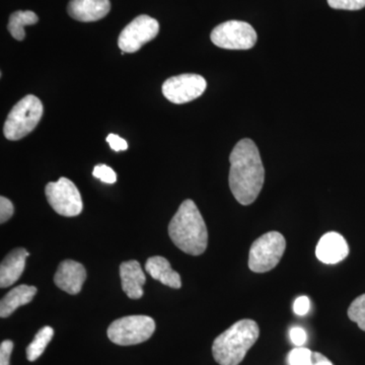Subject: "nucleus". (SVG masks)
Returning a JSON list of instances; mask_svg holds the SVG:
<instances>
[{
  "instance_id": "6",
  "label": "nucleus",
  "mask_w": 365,
  "mask_h": 365,
  "mask_svg": "<svg viewBox=\"0 0 365 365\" xmlns=\"http://www.w3.org/2000/svg\"><path fill=\"white\" fill-rule=\"evenodd\" d=\"M155 331V323L148 316H128L113 322L108 328V337L115 344H140L150 339Z\"/></svg>"
},
{
  "instance_id": "20",
  "label": "nucleus",
  "mask_w": 365,
  "mask_h": 365,
  "mask_svg": "<svg viewBox=\"0 0 365 365\" xmlns=\"http://www.w3.org/2000/svg\"><path fill=\"white\" fill-rule=\"evenodd\" d=\"M348 317L365 332V294L353 300L348 309Z\"/></svg>"
},
{
  "instance_id": "5",
  "label": "nucleus",
  "mask_w": 365,
  "mask_h": 365,
  "mask_svg": "<svg viewBox=\"0 0 365 365\" xmlns=\"http://www.w3.org/2000/svg\"><path fill=\"white\" fill-rule=\"evenodd\" d=\"M287 249L284 237L278 232L261 235L252 245L249 255V268L255 273H265L279 264Z\"/></svg>"
},
{
  "instance_id": "8",
  "label": "nucleus",
  "mask_w": 365,
  "mask_h": 365,
  "mask_svg": "<svg viewBox=\"0 0 365 365\" xmlns=\"http://www.w3.org/2000/svg\"><path fill=\"white\" fill-rule=\"evenodd\" d=\"M45 193L50 206L60 215L74 217L83 211V199L78 187L67 178L62 177L57 182H48Z\"/></svg>"
},
{
  "instance_id": "18",
  "label": "nucleus",
  "mask_w": 365,
  "mask_h": 365,
  "mask_svg": "<svg viewBox=\"0 0 365 365\" xmlns=\"http://www.w3.org/2000/svg\"><path fill=\"white\" fill-rule=\"evenodd\" d=\"M39 18L37 14L31 11H19L9 16L7 30L14 39L23 41L26 37L25 26H32L38 23Z\"/></svg>"
},
{
  "instance_id": "29",
  "label": "nucleus",
  "mask_w": 365,
  "mask_h": 365,
  "mask_svg": "<svg viewBox=\"0 0 365 365\" xmlns=\"http://www.w3.org/2000/svg\"><path fill=\"white\" fill-rule=\"evenodd\" d=\"M312 359H313V365H334L325 355L319 352H313Z\"/></svg>"
},
{
  "instance_id": "24",
  "label": "nucleus",
  "mask_w": 365,
  "mask_h": 365,
  "mask_svg": "<svg viewBox=\"0 0 365 365\" xmlns=\"http://www.w3.org/2000/svg\"><path fill=\"white\" fill-rule=\"evenodd\" d=\"M14 205L6 197H0V222H6L14 215Z\"/></svg>"
},
{
  "instance_id": "13",
  "label": "nucleus",
  "mask_w": 365,
  "mask_h": 365,
  "mask_svg": "<svg viewBox=\"0 0 365 365\" xmlns=\"http://www.w3.org/2000/svg\"><path fill=\"white\" fill-rule=\"evenodd\" d=\"M111 11L110 0H71L67 11L73 20L91 23L104 19Z\"/></svg>"
},
{
  "instance_id": "9",
  "label": "nucleus",
  "mask_w": 365,
  "mask_h": 365,
  "mask_svg": "<svg viewBox=\"0 0 365 365\" xmlns=\"http://www.w3.org/2000/svg\"><path fill=\"white\" fill-rule=\"evenodd\" d=\"M160 24L155 19L143 14L137 16L120 34L118 46L124 53L138 51L146 43L157 37Z\"/></svg>"
},
{
  "instance_id": "16",
  "label": "nucleus",
  "mask_w": 365,
  "mask_h": 365,
  "mask_svg": "<svg viewBox=\"0 0 365 365\" xmlns=\"http://www.w3.org/2000/svg\"><path fill=\"white\" fill-rule=\"evenodd\" d=\"M146 272L163 285L179 289L182 287L181 276L173 270L170 262L163 257H151L145 263Z\"/></svg>"
},
{
  "instance_id": "28",
  "label": "nucleus",
  "mask_w": 365,
  "mask_h": 365,
  "mask_svg": "<svg viewBox=\"0 0 365 365\" xmlns=\"http://www.w3.org/2000/svg\"><path fill=\"white\" fill-rule=\"evenodd\" d=\"M309 307H311V302H309V297H299L294 302V313L297 316H306L309 311Z\"/></svg>"
},
{
  "instance_id": "1",
  "label": "nucleus",
  "mask_w": 365,
  "mask_h": 365,
  "mask_svg": "<svg viewBox=\"0 0 365 365\" xmlns=\"http://www.w3.org/2000/svg\"><path fill=\"white\" fill-rule=\"evenodd\" d=\"M230 191L237 202L251 205L258 198L265 181V169L258 148L251 139H242L230 153Z\"/></svg>"
},
{
  "instance_id": "22",
  "label": "nucleus",
  "mask_w": 365,
  "mask_h": 365,
  "mask_svg": "<svg viewBox=\"0 0 365 365\" xmlns=\"http://www.w3.org/2000/svg\"><path fill=\"white\" fill-rule=\"evenodd\" d=\"M327 1L334 9L359 11L365 7V0H327Z\"/></svg>"
},
{
  "instance_id": "3",
  "label": "nucleus",
  "mask_w": 365,
  "mask_h": 365,
  "mask_svg": "<svg viewBox=\"0 0 365 365\" xmlns=\"http://www.w3.org/2000/svg\"><path fill=\"white\" fill-rule=\"evenodd\" d=\"M260 335L258 324L253 319L237 322L220 334L212 345V354L220 365H239Z\"/></svg>"
},
{
  "instance_id": "15",
  "label": "nucleus",
  "mask_w": 365,
  "mask_h": 365,
  "mask_svg": "<svg viewBox=\"0 0 365 365\" xmlns=\"http://www.w3.org/2000/svg\"><path fill=\"white\" fill-rule=\"evenodd\" d=\"M29 256L30 253L24 248L14 250L7 255L0 266V287H11L20 279Z\"/></svg>"
},
{
  "instance_id": "10",
  "label": "nucleus",
  "mask_w": 365,
  "mask_h": 365,
  "mask_svg": "<svg viewBox=\"0 0 365 365\" xmlns=\"http://www.w3.org/2000/svg\"><path fill=\"white\" fill-rule=\"evenodd\" d=\"M207 83L199 74L185 73L173 76L163 83V96L174 104H186L202 96Z\"/></svg>"
},
{
  "instance_id": "14",
  "label": "nucleus",
  "mask_w": 365,
  "mask_h": 365,
  "mask_svg": "<svg viewBox=\"0 0 365 365\" xmlns=\"http://www.w3.org/2000/svg\"><path fill=\"white\" fill-rule=\"evenodd\" d=\"M122 289L131 299H139L143 297V284L146 278L139 262L130 260L120 265Z\"/></svg>"
},
{
  "instance_id": "4",
  "label": "nucleus",
  "mask_w": 365,
  "mask_h": 365,
  "mask_svg": "<svg viewBox=\"0 0 365 365\" xmlns=\"http://www.w3.org/2000/svg\"><path fill=\"white\" fill-rule=\"evenodd\" d=\"M44 113L42 102L36 96L28 95L16 103L4 123V136L9 140H20L39 124Z\"/></svg>"
},
{
  "instance_id": "2",
  "label": "nucleus",
  "mask_w": 365,
  "mask_h": 365,
  "mask_svg": "<svg viewBox=\"0 0 365 365\" xmlns=\"http://www.w3.org/2000/svg\"><path fill=\"white\" fill-rule=\"evenodd\" d=\"M170 240L184 253L199 256L207 249L208 232L194 201L185 200L169 225Z\"/></svg>"
},
{
  "instance_id": "23",
  "label": "nucleus",
  "mask_w": 365,
  "mask_h": 365,
  "mask_svg": "<svg viewBox=\"0 0 365 365\" xmlns=\"http://www.w3.org/2000/svg\"><path fill=\"white\" fill-rule=\"evenodd\" d=\"M93 177L101 180L103 182H106V184H114L117 181L116 173L113 170L112 168L106 165H96L93 170Z\"/></svg>"
},
{
  "instance_id": "11",
  "label": "nucleus",
  "mask_w": 365,
  "mask_h": 365,
  "mask_svg": "<svg viewBox=\"0 0 365 365\" xmlns=\"http://www.w3.org/2000/svg\"><path fill=\"white\" fill-rule=\"evenodd\" d=\"M86 279V268L83 264L73 260L61 262L54 276L57 287L72 295L81 292Z\"/></svg>"
},
{
  "instance_id": "17",
  "label": "nucleus",
  "mask_w": 365,
  "mask_h": 365,
  "mask_svg": "<svg viewBox=\"0 0 365 365\" xmlns=\"http://www.w3.org/2000/svg\"><path fill=\"white\" fill-rule=\"evenodd\" d=\"M36 294L37 288L31 285L21 284L13 288L0 302V317L9 318L19 307L30 304Z\"/></svg>"
},
{
  "instance_id": "25",
  "label": "nucleus",
  "mask_w": 365,
  "mask_h": 365,
  "mask_svg": "<svg viewBox=\"0 0 365 365\" xmlns=\"http://www.w3.org/2000/svg\"><path fill=\"white\" fill-rule=\"evenodd\" d=\"M13 349V341L6 340L1 342V345H0V365H9Z\"/></svg>"
},
{
  "instance_id": "21",
  "label": "nucleus",
  "mask_w": 365,
  "mask_h": 365,
  "mask_svg": "<svg viewBox=\"0 0 365 365\" xmlns=\"http://www.w3.org/2000/svg\"><path fill=\"white\" fill-rule=\"evenodd\" d=\"M313 351L307 348L297 347L288 354L289 365H313Z\"/></svg>"
},
{
  "instance_id": "19",
  "label": "nucleus",
  "mask_w": 365,
  "mask_h": 365,
  "mask_svg": "<svg viewBox=\"0 0 365 365\" xmlns=\"http://www.w3.org/2000/svg\"><path fill=\"white\" fill-rule=\"evenodd\" d=\"M53 336H54V330L49 326L44 327L36 334L32 343L26 348V359L29 361H35L39 359L50 341L52 340Z\"/></svg>"
},
{
  "instance_id": "26",
  "label": "nucleus",
  "mask_w": 365,
  "mask_h": 365,
  "mask_svg": "<svg viewBox=\"0 0 365 365\" xmlns=\"http://www.w3.org/2000/svg\"><path fill=\"white\" fill-rule=\"evenodd\" d=\"M107 143L110 144V148L114 151H123L128 150V143L125 139L116 135V134H109L107 137Z\"/></svg>"
},
{
  "instance_id": "27",
  "label": "nucleus",
  "mask_w": 365,
  "mask_h": 365,
  "mask_svg": "<svg viewBox=\"0 0 365 365\" xmlns=\"http://www.w3.org/2000/svg\"><path fill=\"white\" fill-rule=\"evenodd\" d=\"M290 339L297 347H302L307 342V333L300 327H294L289 332Z\"/></svg>"
},
{
  "instance_id": "7",
  "label": "nucleus",
  "mask_w": 365,
  "mask_h": 365,
  "mask_svg": "<svg viewBox=\"0 0 365 365\" xmlns=\"http://www.w3.org/2000/svg\"><path fill=\"white\" fill-rule=\"evenodd\" d=\"M210 39L222 49L249 50L256 45L258 36L253 26L246 21H228L213 29Z\"/></svg>"
},
{
  "instance_id": "12",
  "label": "nucleus",
  "mask_w": 365,
  "mask_h": 365,
  "mask_svg": "<svg viewBox=\"0 0 365 365\" xmlns=\"http://www.w3.org/2000/svg\"><path fill=\"white\" fill-rule=\"evenodd\" d=\"M349 254V247L344 237L335 232H327L319 240L316 256L322 263L337 264Z\"/></svg>"
}]
</instances>
